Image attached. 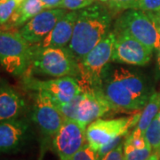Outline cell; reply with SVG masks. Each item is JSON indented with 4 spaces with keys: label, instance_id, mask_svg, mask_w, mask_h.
<instances>
[{
    "label": "cell",
    "instance_id": "obj_1",
    "mask_svg": "<svg viewBox=\"0 0 160 160\" xmlns=\"http://www.w3.org/2000/svg\"><path fill=\"white\" fill-rule=\"evenodd\" d=\"M112 23L110 12L100 4H92L78 12L72 38L67 50L80 62L109 33Z\"/></svg>",
    "mask_w": 160,
    "mask_h": 160
},
{
    "label": "cell",
    "instance_id": "obj_2",
    "mask_svg": "<svg viewBox=\"0 0 160 160\" xmlns=\"http://www.w3.org/2000/svg\"><path fill=\"white\" fill-rule=\"evenodd\" d=\"M29 69L33 73L53 78L72 77L78 78L80 76L79 62L66 48L31 46Z\"/></svg>",
    "mask_w": 160,
    "mask_h": 160
},
{
    "label": "cell",
    "instance_id": "obj_3",
    "mask_svg": "<svg viewBox=\"0 0 160 160\" xmlns=\"http://www.w3.org/2000/svg\"><path fill=\"white\" fill-rule=\"evenodd\" d=\"M116 35L109 32L79 62L80 76L77 78L83 90H102L104 73L111 61Z\"/></svg>",
    "mask_w": 160,
    "mask_h": 160
},
{
    "label": "cell",
    "instance_id": "obj_4",
    "mask_svg": "<svg viewBox=\"0 0 160 160\" xmlns=\"http://www.w3.org/2000/svg\"><path fill=\"white\" fill-rule=\"evenodd\" d=\"M31 46L19 31L0 29V64L13 76H22L30 67Z\"/></svg>",
    "mask_w": 160,
    "mask_h": 160
},
{
    "label": "cell",
    "instance_id": "obj_5",
    "mask_svg": "<svg viewBox=\"0 0 160 160\" xmlns=\"http://www.w3.org/2000/svg\"><path fill=\"white\" fill-rule=\"evenodd\" d=\"M114 33L128 35L152 51L160 46V32L153 20L147 12L137 9L126 10L117 19Z\"/></svg>",
    "mask_w": 160,
    "mask_h": 160
},
{
    "label": "cell",
    "instance_id": "obj_6",
    "mask_svg": "<svg viewBox=\"0 0 160 160\" xmlns=\"http://www.w3.org/2000/svg\"><path fill=\"white\" fill-rule=\"evenodd\" d=\"M142 111H135L130 118L116 119H97L86 128V141L88 145L95 151L113 140L128 134L129 129L137 125Z\"/></svg>",
    "mask_w": 160,
    "mask_h": 160
},
{
    "label": "cell",
    "instance_id": "obj_7",
    "mask_svg": "<svg viewBox=\"0 0 160 160\" xmlns=\"http://www.w3.org/2000/svg\"><path fill=\"white\" fill-rule=\"evenodd\" d=\"M34 92L32 94L31 119L43 134L48 137H54L65 118L49 93L45 91Z\"/></svg>",
    "mask_w": 160,
    "mask_h": 160
},
{
    "label": "cell",
    "instance_id": "obj_8",
    "mask_svg": "<svg viewBox=\"0 0 160 160\" xmlns=\"http://www.w3.org/2000/svg\"><path fill=\"white\" fill-rule=\"evenodd\" d=\"M23 84L29 90L46 92L55 101L61 103L69 102L83 92L78 79L72 77L39 80L29 75L24 77Z\"/></svg>",
    "mask_w": 160,
    "mask_h": 160
},
{
    "label": "cell",
    "instance_id": "obj_9",
    "mask_svg": "<svg viewBox=\"0 0 160 160\" xmlns=\"http://www.w3.org/2000/svg\"><path fill=\"white\" fill-rule=\"evenodd\" d=\"M86 143V126L76 120L65 119L53 137L52 146L60 160H70Z\"/></svg>",
    "mask_w": 160,
    "mask_h": 160
},
{
    "label": "cell",
    "instance_id": "obj_10",
    "mask_svg": "<svg viewBox=\"0 0 160 160\" xmlns=\"http://www.w3.org/2000/svg\"><path fill=\"white\" fill-rule=\"evenodd\" d=\"M67 12L63 8L45 9L25 23L19 33L30 46L41 43Z\"/></svg>",
    "mask_w": 160,
    "mask_h": 160
},
{
    "label": "cell",
    "instance_id": "obj_11",
    "mask_svg": "<svg viewBox=\"0 0 160 160\" xmlns=\"http://www.w3.org/2000/svg\"><path fill=\"white\" fill-rule=\"evenodd\" d=\"M102 90L112 109L138 111L143 109L130 89L108 69L103 76Z\"/></svg>",
    "mask_w": 160,
    "mask_h": 160
},
{
    "label": "cell",
    "instance_id": "obj_12",
    "mask_svg": "<svg viewBox=\"0 0 160 160\" xmlns=\"http://www.w3.org/2000/svg\"><path fill=\"white\" fill-rule=\"evenodd\" d=\"M116 35L111 62L135 66L149 63L152 50L130 36L118 33Z\"/></svg>",
    "mask_w": 160,
    "mask_h": 160
},
{
    "label": "cell",
    "instance_id": "obj_13",
    "mask_svg": "<svg viewBox=\"0 0 160 160\" xmlns=\"http://www.w3.org/2000/svg\"><path fill=\"white\" fill-rule=\"evenodd\" d=\"M110 109H112L111 106L102 90L85 89L78 108L76 121L87 126L107 114Z\"/></svg>",
    "mask_w": 160,
    "mask_h": 160
},
{
    "label": "cell",
    "instance_id": "obj_14",
    "mask_svg": "<svg viewBox=\"0 0 160 160\" xmlns=\"http://www.w3.org/2000/svg\"><path fill=\"white\" fill-rule=\"evenodd\" d=\"M29 122L24 118L0 122V152L14 151L22 146L29 133Z\"/></svg>",
    "mask_w": 160,
    "mask_h": 160
},
{
    "label": "cell",
    "instance_id": "obj_15",
    "mask_svg": "<svg viewBox=\"0 0 160 160\" xmlns=\"http://www.w3.org/2000/svg\"><path fill=\"white\" fill-rule=\"evenodd\" d=\"M26 110L23 97L5 81H0V122L20 118Z\"/></svg>",
    "mask_w": 160,
    "mask_h": 160
},
{
    "label": "cell",
    "instance_id": "obj_16",
    "mask_svg": "<svg viewBox=\"0 0 160 160\" xmlns=\"http://www.w3.org/2000/svg\"><path fill=\"white\" fill-rule=\"evenodd\" d=\"M77 17L78 11H70L67 12L56 23L54 28L46 38L38 45L41 47L56 48H64L68 46L72 38Z\"/></svg>",
    "mask_w": 160,
    "mask_h": 160
},
{
    "label": "cell",
    "instance_id": "obj_17",
    "mask_svg": "<svg viewBox=\"0 0 160 160\" xmlns=\"http://www.w3.org/2000/svg\"><path fill=\"white\" fill-rule=\"evenodd\" d=\"M109 71L116 76L118 79L121 80L130 89L134 97L137 99L138 102L144 108L151 94L149 93V91L142 77L132 72L130 69H124V68H117Z\"/></svg>",
    "mask_w": 160,
    "mask_h": 160
},
{
    "label": "cell",
    "instance_id": "obj_18",
    "mask_svg": "<svg viewBox=\"0 0 160 160\" xmlns=\"http://www.w3.org/2000/svg\"><path fill=\"white\" fill-rule=\"evenodd\" d=\"M45 9V6L41 0H25L18 6L11 20L6 25L0 27V29L13 30L18 27L23 26L31 18L36 16Z\"/></svg>",
    "mask_w": 160,
    "mask_h": 160
},
{
    "label": "cell",
    "instance_id": "obj_19",
    "mask_svg": "<svg viewBox=\"0 0 160 160\" xmlns=\"http://www.w3.org/2000/svg\"><path fill=\"white\" fill-rule=\"evenodd\" d=\"M160 110V92H155L151 93L148 102L144 106L143 110L142 111L141 118L138 121L135 129L133 130L132 133L144 136V132L148 126L150 125L152 120L158 116Z\"/></svg>",
    "mask_w": 160,
    "mask_h": 160
},
{
    "label": "cell",
    "instance_id": "obj_20",
    "mask_svg": "<svg viewBox=\"0 0 160 160\" xmlns=\"http://www.w3.org/2000/svg\"><path fill=\"white\" fill-rule=\"evenodd\" d=\"M144 138L152 149L160 158V120L157 116L144 132Z\"/></svg>",
    "mask_w": 160,
    "mask_h": 160
},
{
    "label": "cell",
    "instance_id": "obj_21",
    "mask_svg": "<svg viewBox=\"0 0 160 160\" xmlns=\"http://www.w3.org/2000/svg\"><path fill=\"white\" fill-rule=\"evenodd\" d=\"M81 97H82V94L78 95V97H76L71 102L68 103H61L57 101H55L52 97V98L53 100L54 104L56 105L57 109L62 114L65 119L76 120V116H77V112H78V105H79L80 101H81Z\"/></svg>",
    "mask_w": 160,
    "mask_h": 160
},
{
    "label": "cell",
    "instance_id": "obj_22",
    "mask_svg": "<svg viewBox=\"0 0 160 160\" xmlns=\"http://www.w3.org/2000/svg\"><path fill=\"white\" fill-rule=\"evenodd\" d=\"M17 8L15 0H0V27L6 25L11 20Z\"/></svg>",
    "mask_w": 160,
    "mask_h": 160
},
{
    "label": "cell",
    "instance_id": "obj_23",
    "mask_svg": "<svg viewBox=\"0 0 160 160\" xmlns=\"http://www.w3.org/2000/svg\"><path fill=\"white\" fill-rule=\"evenodd\" d=\"M124 153L126 160H147L153 154L149 145L143 149H134L128 146H124Z\"/></svg>",
    "mask_w": 160,
    "mask_h": 160
},
{
    "label": "cell",
    "instance_id": "obj_24",
    "mask_svg": "<svg viewBox=\"0 0 160 160\" xmlns=\"http://www.w3.org/2000/svg\"><path fill=\"white\" fill-rule=\"evenodd\" d=\"M94 0H62L58 8H63L65 10L78 11L86 8L93 4Z\"/></svg>",
    "mask_w": 160,
    "mask_h": 160
},
{
    "label": "cell",
    "instance_id": "obj_25",
    "mask_svg": "<svg viewBox=\"0 0 160 160\" xmlns=\"http://www.w3.org/2000/svg\"><path fill=\"white\" fill-rule=\"evenodd\" d=\"M101 158L98 154V151H95L92 149L86 143V145L78 150L76 154L73 156V158L70 160H100Z\"/></svg>",
    "mask_w": 160,
    "mask_h": 160
},
{
    "label": "cell",
    "instance_id": "obj_26",
    "mask_svg": "<svg viewBox=\"0 0 160 160\" xmlns=\"http://www.w3.org/2000/svg\"><path fill=\"white\" fill-rule=\"evenodd\" d=\"M140 0H111L109 3V7L116 11H126L136 9Z\"/></svg>",
    "mask_w": 160,
    "mask_h": 160
},
{
    "label": "cell",
    "instance_id": "obj_27",
    "mask_svg": "<svg viewBox=\"0 0 160 160\" xmlns=\"http://www.w3.org/2000/svg\"><path fill=\"white\" fill-rule=\"evenodd\" d=\"M136 9L145 12H159L160 0H140Z\"/></svg>",
    "mask_w": 160,
    "mask_h": 160
},
{
    "label": "cell",
    "instance_id": "obj_28",
    "mask_svg": "<svg viewBox=\"0 0 160 160\" xmlns=\"http://www.w3.org/2000/svg\"><path fill=\"white\" fill-rule=\"evenodd\" d=\"M101 160H126L124 153V143H121L117 148L109 151L108 154L102 157Z\"/></svg>",
    "mask_w": 160,
    "mask_h": 160
},
{
    "label": "cell",
    "instance_id": "obj_29",
    "mask_svg": "<svg viewBox=\"0 0 160 160\" xmlns=\"http://www.w3.org/2000/svg\"><path fill=\"white\" fill-rule=\"evenodd\" d=\"M42 3L44 4L46 9H53L58 8L62 0H41Z\"/></svg>",
    "mask_w": 160,
    "mask_h": 160
},
{
    "label": "cell",
    "instance_id": "obj_30",
    "mask_svg": "<svg viewBox=\"0 0 160 160\" xmlns=\"http://www.w3.org/2000/svg\"><path fill=\"white\" fill-rule=\"evenodd\" d=\"M149 14V16L152 20L156 24V26L158 27V29L160 32V11L157 12H147Z\"/></svg>",
    "mask_w": 160,
    "mask_h": 160
},
{
    "label": "cell",
    "instance_id": "obj_31",
    "mask_svg": "<svg viewBox=\"0 0 160 160\" xmlns=\"http://www.w3.org/2000/svg\"><path fill=\"white\" fill-rule=\"evenodd\" d=\"M158 72L160 75V46L158 49Z\"/></svg>",
    "mask_w": 160,
    "mask_h": 160
},
{
    "label": "cell",
    "instance_id": "obj_32",
    "mask_svg": "<svg viewBox=\"0 0 160 160\" xmlns=\"http://www.w3.org/2000/svg\"><path fill=\"white\" fill-rule=\"evenodd\" d=\"M159 157H158V155L157 154H154V153H153V154L151 155V156H150V157H149V158H148V159L147 160H159Z\"/></svg>",
    "mask_w": 160,
    "mask_h": 160
},
{
    "label": "cell",
    "instance_id": "obj_33",
    "mask_svg": "<svg viewBox=\"0 0 160 160\" xmlns=\"http://www.w3.org/2000/svg\"><path fill=\"white\" fill-rule=\"evenodd\" d=\"M15 1H16V3H17L18 6H19L20 5H21V4H22V3L23 1H25V0H15Z\"/></svg>",
    "mask_w": 160,
    "mask_h": 160
},
{
    "label": "cell",
    "instance_id": "obj_34",
    "mask_svg": "<svg viewBox=\"0 0 160 160\" xmlns=\"http://www.w3.org/2000/svg\"><path fill=\"white\" fill-rule=\"evenodd\" d=\"M98 1H100V2H102V3H107V4H109L111 0H98Z\"/></svg>",
    "mask_w": 160,
    "mask_h": 160
},
{
    "label": "cell",
    "instance_id": "obj_35",
    "mask_svg": "<svg viewBox=\"0 0 160 160\" xmlns=\"http://www.w3.org/2000/svg\"><path fill=\"white\" fill-rule=\"evenodd\" d=\"M158 118H159L160 120V110H159V112H158Z\"/></svg>",
    "mask_w": 160,
    "mask_h": 160
}]
</instances>
